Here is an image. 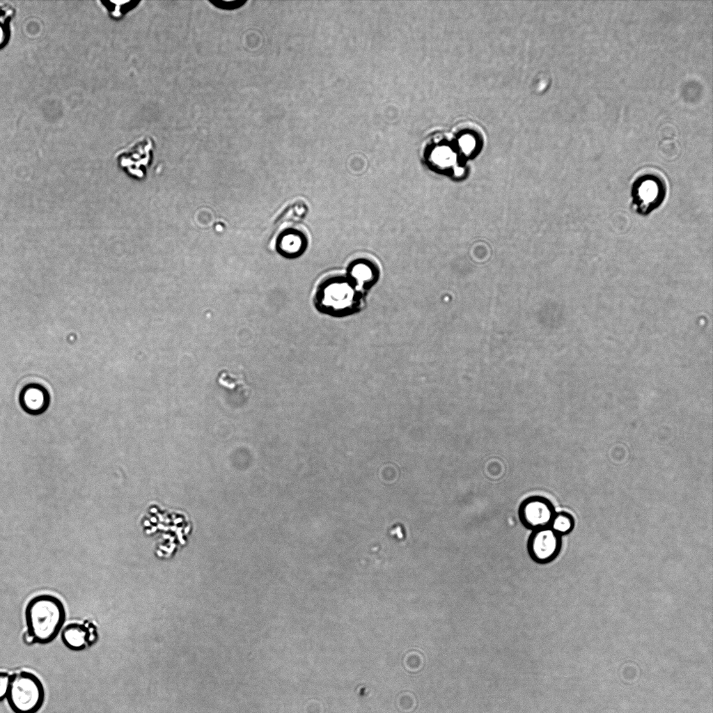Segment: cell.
Wrapping results in <instances>:
<instances>
[{
	"label": "cell",
	"instance_id": "obj_16",
	"mask_svg": "<svg viewBox=\"0 0 713 713\" xmlns=\"http://www.w3.org/2000/svg\"><path fill=\"white\" fill-rule=\"evenodd\" d=\"M22 638L24 642L27 645H32L36 643L34 637L27 631L24 633Z\"/></svg>",
	"mask_w": 713,
	"mask_h": 713
},
{
	"label": "cell",
	"instance_id": "obj_4",
	"mask_svg": "<svg viewBox=\"0 0 713 713\" xmlns=\"http://www.w3.org/2000/svg\"><path fill=\"white\" fill-rule=\"evenodd\" d=\"M631 194L634 210L641 216H647L663 203L666 188L660 178L646 174L634 180Z\"/></svg>",
	"mask_w": 713,
	"mask_h": 713
},
{
	"label": "cell",
	"instance_id": "obj_13",
	"mask_svg": "<svg viewBox=\"0 0 713 713\" xmlns=\"http://www.w3.org/2000/svg\"><path fill=\"white\" fill-rule=\"evenodd\" d=\"M574 526L573 517L565 512H556L549 524V527L561 536L571 532Z\"/></svg>",
	"mask_w": 713,
	"mask_h": 713
},
{
	"label": "cell",
	"instance_id": "obj_2",
	"mask_svg": "<svg viewBox=\"0 0 713 713\" xmlns=\"http://www.w3.org/2000/svg\"><path fill=\"white\" fill-rule=\"evenodd\" d=\"M313 303L322 314L346 317L361 311L363 305V294L351 280L334 278L319 285Z\"/></svg>",
	"mask_w": 713,
	"mask_h": 713
},
{
	"label": "cell",
	"instance_id": "obj_11",
	"mask_svg": "<svg viewBox=\"0 0 713 713\" xmlns=\"http://www.w3.org/2000/svg\"><path fill=\"white\" fill-rule=\"evenodd\" d=\"M304 237L296 231L289 230L282 233L278 240V247L283 253L288 256L299 254L305 246Z\"/></svg>",
	"mask_w": 713,
	"mask_h": 713
},
{
	"label": "cell",
	"instance_id": "obj_15",
	"mask_svg": "<svg viewBox=\"0 0 713 713\" xmlns=\"http://www.w3.org/2000/svg\"><path fill=\"white\" fill-rule=\"evenodd\" d=\"M10 675L6 672L0 671V702L6 698L10 682Z\"/></svg>",
	"mask_w": 713,
	"mask_h": 713
},
{
	"label": "cell",
	"instance_id": "obj_3",
	"mask_svg": "<svg viewBox=\"0 0 713 713\" xmlns=\"http://www.w3.org/2000/svg\"><path fill=\"white\" fill-rule=\"evenodd\" d=\"M15 713H36L45 700V689L40 680L33 673L22 671L10 676L6 697Z\"/></svg>",
	"mask_w": 713,
	"mask_h": 713
},
{
	"label": "cell",
	"instance_id": "obj_7",
	"mask_svg": "<svg viewBox=\"0 0 713 713\" xmlns=\"http://www.w3.org/2000/svg\"><path fill=\"white\" fill-rule=\"evenodd\" d=\"M152 143L148 137H142L119 150L116 158L125 171L132 175L141 178L143 169L150 157Z\"/></svg>",
	"mask_w": 713,
	"mask_h": 713
},
{
	"label": "cell",
	"instance_id": "obj_14",
	"mask_svg": "<svg viewBox=\"0 0 713 713\" xmlns=\"http://www.w3.org/2000/svg\"><path fill=\"white\" fill-rule=\"evenodd\" d=\"M210 1L216 7L227 10L237 8L246 2L245 0H210Z\"/></svg>",
	"mask_w": 713,
	"mask_h": 713
},
{
	"label": "cell",
	"instance_id": "obj_17",
	"mask_svg": "<svg viewBox=\"0 0 713 713\" xmlns=\"http://www.w3.org/2000/svg\"><path fill=\"white\" fill-rule=\"evenodd\" d=\"M462 145L465 148H469L472 146V140L469 138H464L462 139Z\"/></svg>",
	"mask_w": 713,
	"mask_h": 713
},
{
	"label": "cell",
	"instance_id": "obj_1",
	"mask_svg": "<svg viewBox=\"0 0 713 713\" xmlns=\"http://www.w3.org/2000/svg\"><path fill=\"white\" fill-rule=\"evenodd\" d=\"M24 618L26 631L36 643L47 644L53 641L61 632L65 620V610L58 597L42 594L29 601Z\"/></svg>",
	"mask_w": 713,
	"mask_h": 713
},
{
	"label": "cell",
	"instance_id": "obj_8",
	"mask_svg": "<svg viewBox=\"0 0 713 713\" xmlns=\"http://www.w3.org/2000/svg\"><path fill=\"white\" fill-rule=\"evenodd\" d=\"M95 633V631L84 625L73 622L64 627L61 633V638L70 650L80 651L96 638Z\"/></svg>",
	"mask_w": 713,
	"mask_h": 713
},
{
	"label": "cell",
	"instance_id": "obj_10",
	"mask_svg": "<svg viewBox=\"0 0 713 713\" xmlns=\"http://www.w3.org/2000/svg\"><path fill=\"white\" fill-rule=\"evenodd\" d=\"M47 402L46 391L39 386H29L22 392V404L29 412H42L46 408Z\"/></svg>",
	"mask_w": 713,
	"mask_h": 713
},
{
	"label": "cell",
	"instance_id": "obj_6",
	"mask_svg": "<svg viewBox=\"0 0 713 713\" xmlns=\"http://www.w3.org/2000/svg\"><path fill=\"white\" fill-rule=\"evenodd\" d=\"M519 517L527 528L535 530L549 526L556 513L552 503L542 496H531L524 499L519 508Z\"/></svg>",
	"mask_w": 713,
	"mask_h": 713
},
{
	"label": "cell",
	"instance_id": "obj_12",
	"mask_svg": "<svg viewBox=\"0 0 713 713\" xmlns=\"http://www.w3.org/2000/svg\"><path fill=\"white\" fill-rule=\"evenodd\" d=\"M14 13V8L9 3L0 2V48L6 44L9 39L10 22Z\"/></svg>",
	"mask_w": 713,
	"mask_h": 713
},
{
	"label": "cell",
	"instance_id": "obj_5",
	"mask_svg": "<svg viewBox=\"0 0 713 713\" xmlns=\"http://www.w3.org/2000/svg\"><path fill=\"white\" fill-rule=\"evenodd\" d=\"M561 548V535L549 526L533 530L528 542L530 557L537 563L545 564L558 555Z\"/></svg>",
	"mask_w": 713,
	"mask_h": 713
},
{
	"label": "cell",
	"instance_id": "obj_9",
	"mask_svg": "<svg viewBox=\"0 0 713 713\" xmlns=\"http://www.w3.org/2000/svg\"><path fill=\"white\" fill-rule=\"evenodd\" d=\"M350 279L361 291L370 287L377 279V270L366 261H358L350 269Z\"/></svg>",
	"mask_w": 713,
	"mask_h": 713
}]
</instances>
